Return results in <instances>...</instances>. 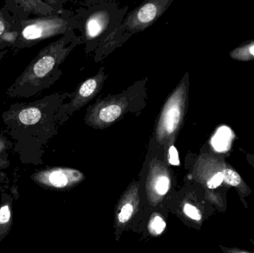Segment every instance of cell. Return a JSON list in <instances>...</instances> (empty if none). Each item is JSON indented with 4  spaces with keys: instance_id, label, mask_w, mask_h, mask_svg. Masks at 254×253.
<instances>
[{
    "instance_id": "13",
    "label": "cell",
    "mask_w": 254,
    "mask_h": 253,
    "mask_svg": "<svg viewBox=\"0 0 254 253\" xmlns=\"http://www.w3.org/2000/svg\"><path fill=\"white\" fill-rule=\"evenodd\" d=\"M133 207L131 204H126L123 206L119 215V221L122 223H125L129 220L132 215Z\"/></svg>"
},
{
    "instance_id": "2",
    "label": "cell",
    "mask_w": 254,
    "mask_h": 253,
    "mask_svg": "<svg viewBox=\"0 0 254 253\" xmlns=\"http://www.w3.org/2000/svg\"><path fill=\"white\" fill-rule=\"evenodd\" d=\"M188 86L185 81L179 83L163 105L157 122L154 140L160 145H173L178 136L186 108Z\"/></svg>"
},
{
    "instance_id": "14",
    "label": "cell",
    "mask_w": 254,
    "mask_h": 253,
    "mask_svg": "<svg viewBox=\"0 0 254 253\" xmlns=\"http://www.w3.org/2000/svg\"><path fill=\"white\" fill-rule=\"evenodd\" d=\"M184 212L188 217L192 218V219L195 220V221H199L201 218L199 211L192 205H185V207H184Z\"/></svg>"
},
{
    "instance_id": "4",
    "label": "cell",
    "mask_w": 254,
    "mask_h": 253,
    "mask_svg": "<svg viewBox=\"0 0 254 253\" xmlns=\"http://www.w3.org/2000/svg\"><path fill=\"white\" fill-rule=\"evenodd\" d=\"M107 77L104 68H101L98 74L85 80L79 86L68 105L70 114L84 106L98 95L104 86Z\"/></svg>"
},
{
    "instance_id": "8",
    "label": "cell",
    "mask_w": 254,
    "mask_h": 253,
    "mask_svg": "<svg viewBox=\"0 0 254 253\" xmlns=\"http://www.w3.org/2000/svg\"><path fill=\"white\" fill-rule=\"evenodd\" d=\"M41 118V111L37 108H28L19 113V119L23 124L33 125Z\"/></svg>"
},
{
    "instance_id": "19",
    "label": "cell",
    "mask_w": 254,
    "mask_h": 253,
    "mask_svg": "<svg viewBox=\"0 0 254 253\" xmlns=\"http://www.w3.org/2000/svg\"><path fill=\"white\" fill-rule=\"evenodd\" d=\"M250 52H251V53H252V54L254 55V45L253 46H252V47H251Z\"/></svg>"
},
{
    "instance_id": "18",
    "label": "cell",
    "mask_w": 254,
    "mask_h": 253,
    "mask_svg": "<svg viewBox=\"0 0 254 253\" xmlns=\"http://www.w3.org/2000/svg\"><path fill=\"white\" fill-rule=\"evenodd\" d=\"M4 25H3L2 22L0 21V34H2L3 31H4Z\"/></svg>"
},
{
    "instance_id": "9",
    "label": "cell",
    "mask_w": 254,
    "mask_h": 253,
    "mask_svg": "<svg viewBox=\"0 0 254 253\" xmlns=\"http://www.w3.org/2000/svg\"><path fill=\"white\" fill-rule=\"evenodd\" d=\"M74 172V171H54L49 176V181L55 187H65L68 183V175H72Z\"/></svg>"
},
{
    "instance_id": "10",
    "label": "cell",
    "mask_w": 254,
    "mask_h": 253,
    "mask_svg": "<svg viewBox=\"0 0 254 253\" xmlns=\"http://www.w3.org/2000/svg\"><path fill=\"white\" fill-rule=\"evenodd\" d=\"M222 173L223 175L224 181L229 185L238 186L241 183L240 175L232 169H224Z\"/></svg>"
},
{
    "instance_id": "12",
    "label": "cell",
    "mask_w": 254,
    "mask_h": 253,
    "mask_svg": "<svg viewBox=\"0 0 254 253\" xmlns=\"http://www.w3.org/2000/svg\"><path fill=\"white\" fill-rule=\"evenodd\" d=\"M166 227V223L164 220L159 216L155 217L151 223V228L152 232L155 234L159 235L163 233Z\"/></svg>"
},
{
    "instance_id": "6",
    "label": "cell",
    "mask_w": 254,
    "mask_h": 253,
    "mask_svg": "<svg viewBox=\"0 0 254 253\" xmlns=\"http://www.w3.org/2000/svg\"><path fill=\"white\" fill-rule=\"evenodd\" d=\"M56 50L49 54L44 55L40 58L34 67V74L37 77H44L53 70L58 61Z\"/></svg>"
},
{
    "instance_id": "16",
    "label": "cell",
    "mask_w": 254,
    "mask_h": 253,
    "mask_svg": "<svg viewBox=\"0 0 254 253\" xmlns=\"http://www.w3.org/2000/svg\"><path fill=\"white\" fill-rule=\"evenodd\" d=\"M223 181V175H222V172H219V173L214 175V176H213V178L208 181V183H207V186H208V187L210 189H215L216 188V187H219Z\"/></svg>"
},
{
    "instance_id": "15",
    "label": "cell",
    "mask_w": 254,
    "mask_h": 253,
    "mask_svg": "<svg viewBox=\"0 0 254 253\" xmlns=\"http://www.w3.org/2000/svg\"><path fill=\"white\" fill-rule=\"evenodd\" d=\"M169 154V163L173 166H179L180 161H179V153L176 150L175 146L170 145L168 150Z\"/></svg>"
},
{
    "instance_id": "7",
    "label": "cell",
    "mask_w": 254,
    "mask_h": 253,
    "mask_svg": "<svg viewBox=\"0 0 254 253\" xmlns=\"http://www.w3.org/2000/svg\"><path fill=\"white\" fill-rule=\"evenodd\" d=\"M232 140V132L228 126H223L218 129L211 140L212 146L216 151L225 152L228 150Z\"/></svg>"
},
{
    "instance_id": "1",
    "label": "cell",
    "mask_w": 254,
    "mask_h": 253,
    "mask_svg": "<svg viewBox=\"0 0 254 253\" xmlns=\"http://www.w3.org/2000/svg\"><path fill=\"white\" fill-rule=\"evenodd\" d=\"M136 84L119 95L108 96L98 101L88 109L86 123L95 129H105L122 118L125 114L139 106V93Z\"/></svg>"
},
{
    "instance_id": "17",
    "label": "cell",
    "mask_w": 254,
    "mask_h": 253,
    "mask_svg": "<svg viewBox=\"0 0 254 253\" xmlns=\"http://www.w3.org/2000/svg\"><path fill=\"white\" fill-rule=\"evenodd\" d=\"M10 213L8 206H4L0 209V224L7 223L10 220Z\"/></svg>"
},
{
    "instance_id": "11",
    "label": "cell",
    "mask_w": 254,
    "mask_h": 253,
    "mask_svg": "<svg viewBox=\"0 0 254 253\" xmlns=\"http://www.w3.org/2000/svg\"><path fill=\"white\" fill-rule=\"evenodd\" d=\"M170 180L165 175H161L158 177L155 183V190L158 194L164 196L168 192L170 189Z\"/></svg>"
},
{
    "instance_id": "5",
    "label": "cell",
    "mask_w": 254,
    "mask_h": 253,
    "mask_svg": "<svg viewBox=\"0 0 254 253\" xmlns=\"http://www.w3.org/2000/svg\"><path fill=\"white\" fill-rule=\"evenodd\" d=\"M115 12L108 9H99L91 13L83 25V34L86 41H94L105 34L110 29L111 24H114Z\"/></svg>"
},
{
    "instance_id": "3",
    "label": "cell",
    "mask_w": 254,
    "mask_h": 253,
    "mask_svg": "<svg viewBox=\"0 0 254 253\" xmlns=\"http://www.w3.org/2000/svg\"><path fill=\"white\" fill-rule=\"evenodd\" d=\"M173 0H152L139 6L127 15L116 33L127 35L144 31L158 20L170 7Z\"/></svg>"
}]
</instances>
